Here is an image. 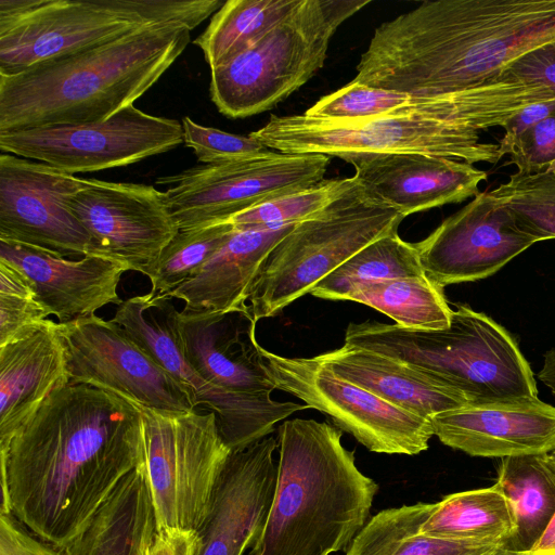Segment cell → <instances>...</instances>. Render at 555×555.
Segmentation results:
<instances>
[{
    "label": "cell",
    "mask_w": 555,
    "mask_h": 555,
    "mask_svg": "<svg viewBox=\"0 0 555 555\" xmlns=\"http://www.w3.org/2000/svg\"><path fill=\"white\" fill-rule=\"evenodd\" d=\"M144 464L135 402L86 384H67L0 446V515L13 516L64 550L121 480Z\"/></svg>",
    "instance_id": "1"
},
{
    "label": "cell",
    "mask_w": 555,
    "mask_h": 555,
    "mask_svg": "<svg viewBox=\"0 0 555 555\" xmlns=\"http://www.w3.org/2000/svg\"><path fill=\"white\" fill-rule=\"evenodd\" d=\"M555 40V0H437L380 24L356 83L421 95L481 85Z\"/></svg>",
    "instance_id": "2"
},
{
    "label": "cell",
    "mask_w": 555,
    "mask_h": 555,
    "mask_svg": "<svg viewBox=\"0 0 555 555\" xmlns=\"http://www.w3.org/2000/svg\"><path fill=\"white\" fill-rule=\"evenodd\" d=\"M190 41L183 24H151L0 75V132L102 121L141 98Z\"/></svg>",
    "instance_id": "3"
},
{
    "label": "cell",
    "mask_w": 555,
    "mask_h": 555,
    "mask_svg": "<svg viewBox=\"0 0 555 555\" xmlns=\"http://www.w3.org/2000/svg\"><path fill=\"white\" fill-rule=\"evenodd\" d=\"M276 438L275 492L249 555L346 552L370 519L378 485L325 422L284 421Z\"/></svg>",
    "instance_id": "4"
},
{
    "label": "cell",
    "mask_w": 555,
    "mask_h": 555,
    "mask_svg": "<svg viewBox=\"0 0 555 555\" xmlns=\"http://www.w3.org/2000/svg\"><path fill=\"white\" fill-rule=\"evenodd\" d=\"M415 366L470 402L538 398L529 362L505 327L466 305L443 330H413L376 321L350 323L345 344Z\"/></svg>",
    "instance_id": "5"
},
{
    "label": "cell",
    "mask_w": 555,
    "mask_h": 555,
    "mask_svg": "<svg viewBox=\"0 0 555 555\" xmlns=\"http://www.w3.org/2000/svg\"><path fill=\"white\" fill-rule=\"evenodd\" d=\"M220 0H0V75L72 54L158 23L191 30Z\"/></svg>",
    "instance_id": "6"
},
{
    "label": "cell",
    "mask_w": 555,
    "mask_h": 555,
    "mask_svg": "<svg viewBox=\"0 0 555 555\" xmlns=\"http://www.w3.org/2000/svg\"><path fill=\"white\" fill-rule=\"evenodd\" d=\"M369 3L301 0L258 41L210 69L211 101L229 118H245L273 108L323 67L337 28Z\"/></svg>",
    "instance_id": "7"
},
{
    "label": "cell",
    "mask_w": 555,
    "mask_h": 555,
    "mask_svg": "<svg viewBox=\"0 0 555 555\" xmlns=\"http://www.w3.org/2000/svg\"><path fill=\"white\" fill-rule=\"evenodd\" d=\"M359 181V180H358ZM405 217L359 182L315 216L296 223L272 249L249 291L254 319L274 317Z\"/></svg>",
    "instance_id": "8"
},
{
    "label": "cell",
    "mask_w": 555,
    "mask_h": 555,
    "mask_svg": "<svg viewBox=\"0 0 555 555\" xmlns=\"http://www.w3.org/2000/svg\"><path fill=\"white\" fill-rule=\"evenodd\" d=\"M481 131L457 122L384 115L323 119L306 114L271 115L249 135L268 149L287 154H323L346 160L370 154H425L476 164H496L499 144Z\"/></svg>",
    "instance_id": "9"
},
{
    "label": "cell",
    "mask_w": 555,
    "mask_h": 555,
    "mask_svg": "<svg viewBox=\"0 0 555 555\" xmlns=\"http://www.w3.org/2000/svg\"><path fill=\"white\" fill-rule=\"evenodd\" d=\"M137 405L143 418L144 468L155 529L197 531L231 452L216 414Z\"/></svg>",
    "instance_id": "10"
},
{
    "label": "cell",
    "mask_w": 555,
    "mask_h": 555,
    "mask_svg": "<svg viewBox=\"0 0 555 555\" xmlns=\"http://www.w3.org/2000/svg\"><path fill=\"white\" fill-rule=\"evenodd\" d=\"M171 298L138 295L122 300L111 321L120 326L191 393L195 408L216 414L220 435L231 451L270 436L274 425L307 404L275 401L270 395L229 392L207 382L188 361Z\"/></svg>",
    "instance_id": "11"
},
{
    "label": "cell",
    "mask_w": 555,
    "mask_h": 555,
    "mask_svg": "<svg viewBox=\"0 0 555 555\" xmlns=\"http://www.w3.org/2000/svg\"><path fill=\"white\" fill-rule=\"evenodd\" d=\"M331 157L269 152L241 160L204 164L156 179L179 230L229 221L262 203L325 178Z\"/></svg>",
    "instance_id": "12"
},
{
    "label": "cell",
    "mask_w": 555,
    "mask_h": 555,
    "mask_svg": "<svg viewBox=\"0 0 555 555\" xmlns=\"http://www.w3.org/2000/svg\"><path fill=\"white\" fill-rule=\"evenodd\" d=\"M275 389L286 391L326 414L335 426L369 451L416 455L434 436L429 420L389 403L336 375L312 358H287L261 347Z\"/></svg>",
    "instance_id": "13"
},
{
    "label": "cell",
    "mask_w": 555,
    "mask_h": 555,
    "mask_svg": "<svg viewBox=\"0 0 555 555\" xmlns=\"http://www.w3.org/2000/svg\"><path fill=\"white\" fill-rule=\"evenodd\" d=\"M182 142V122L144 113L133 104L98 122L0 132L1 153L70 175L128 166Z\"/></svg>",
    "instance_id": "14"
},
{
    "label": "cell",
    "mask_w": 555,
    "mask_h": 555,
    "mask_svg": "<svg viewBox=\"0 0 555 555\" xmlns=\"http://www.w3.org/2000/svg\"><path fill=\"white\" fill-rule=\"evenodd\" d=\"M55 326L68 384L108 390L147 408L195 410L189 390L111 320L94 314Z\"/></svg>",
    "instance_id": "15"
},
{
    "label": "cell",
    "mask_w": 555,
    "mask_h": 555,
    "mask_svg": "<svg viewBox=\"0 0 555 555\" xmlns=\"http://www.w3.org/2000/svg\"><path fill=\"white\" fill-rule=\"evenodd\" d=\"M555 95L544 86L494 77L481 85L438 95H421L350 81L322 96L304 114L323 119H357L384 115L457 122L483 132L502 127L525 106Z\"/></svg>",
    "instance_id": "16"
},
{
    "label": "cell",
    "mask_w": 555,
    "mask_h": 555,
    "mask_svg": "<svg viewBox=\"0 0 555 555\" xmlns=\"http://www.w3.org/2000/svg\"><path fill=\"white\" fill-rule=\"evenodd\" d=\"M67 205L91 235L95 255L143 275L179 232L165 192L150 184L85 179Z\"/></svg>",
    "instance_id": "17"
},
{
    "label": "cell",
    "mask_w": 555,
    "mask_h": 555,
    "mask_svg": "<svg viewBox=\"0 0 555 555\" xmlns=\"http://www.w3.org/2000/svg\"><path fill=\"white\" fill-rule=\"evenodd\" d=\"M77 178L43 163L0 155V240L62 257L95 255L93 240L67 205Z\"/></svg>",
    "instance_id": "18"
},
{
    "label": "cell",
    "mask_w": 555,
    "mask_h": 555,
    "mask_svg": "<svg viewBox=\"0 0 555 555\" xmlns=\"http://www.w3.org/2000/svg\"><path fill=\"white\" fill-rule=\"evenodd\" d=\"M537 242L489 191L414 244L425 274L444 287L486 279Z\"/></svg>",
    "instance_id": "19"
},
{
    "label": "cell",
    "mask_w": 555,
    "mask_h": 555,
    "mask_svg": "<svg viewBox=\"0 0 555 555\" xmlns=\"http://www.w3.org/2000/svg\"><path fill=\"white\" fill-rule=\"evenodd\" d=\"M278 438L231 451L197 530V555H243L260 534L275 492Z\"/></svg>",
    "instance_id": "20"
},
{
    "label": "cell",
    "mask_w": 555,
    "mask_h": 555,
    "mask_svg": "<svg viewBox=\"0 0 555 555\" xmlns=\"http://www.w3.org/2000/svg\"><path fill=\"white\" fill-rule=\"evenodd\" d=\"M434 436L470 456L507 457L555 450V406L539 398L490 400L430 418Z\"/></svg>",
    "instance_id": "21"
},
{
    "label": "cell",
    "mask_w": 555,
    "mask_h": 555,
    "mask_svg": "<svg viewBox=\"0 0 555 555\" xmlns=\"http://www.w3.org/2000/svg\"><path fill=\"white\" fill-rule=\"evenodd\" d=\"M256 323L250 309L177 313L188 361L210 384L238 395H270L275 389L256 339Z\"/></svg>",
    "instance_id": "22"
},
{
    "label": "cell",
    "mask_w": 555,
    "mask_h": 555,
    "mask_svg": "<svg viewBox=\"0 0 555 555\" xmlns=\"http://www.w3.org/2000/svg\"><path fill=\"white\" fill-rule=\"evenodd\" d=\"M345 162L369 193L404 217L475 197L487 179L472 164L425 154L357 155Z\"/></svg>",
    "instance_id": "23"
},
{
    "label": "cell",
    "mask_w": 555,
    "mask_h": 555,
    "mask_svg": "<svg viewBox=\"0 0 555 555\" xmlns=\"http://www.w3.org/2000/svg\"><path fill=\"white\" fill-rule=\"evenodd\" d=\"M0 259L31 280L39 301L59 323L94 315L100 308L122 301L117 286L127 270L109 258L87 255L70 260L41 248L0 240Z\"/></svg>",
    "instance_id": "24"
},
{
    "label": "cell",
    "mask_w": 555,
    "mask_h": 555,
    "mask_svg": "<svg viewBox=\"0 0 555 555\" xmlns=\"http://www.w3.org/2000/svg\"><path fill=\"white\" fill-rule=\"evenodd\" d=\"M294 227L235 228L191 279L163 297L183 300L186 312L248 310L249 291L263 262Z\"/></svg>",
    "instance_id": "25"
},
{
    "label": "cell",
    "mask_w": 555,
    "mask_h": 555,
    "mask_svg": "<svg viewBox=\"0 0 555 555\" xmlns=\"http://www.w3.org/2000/svg\"><path fill=\"white\" fill-rule=\"evenodd\" d=\"M56 322L44 320L0 346V446L56 389L68 384Z\"/></svg>",
    "instance_id": "26"
},
{
    "label": "cell",
    "mask_w": 555,
    "mask_h": 555,
    "mask_svg": "<svg viewBox=\"0 0 555 555\" xmlns=\"http://www.w3.org/2000/svg\"><path fill=\"white\" fill-rule=\"evenodd\" d=\"M314 358L336 375L429 421L470 402L430 374L375 351L344 345Z\"/></svg>",
    "instance_id": "27"
},
{
    "label": "cell",
    "mask_w": 555,
    "mask_h": 555,
    "mask_svg": "<svg viewBox=\"0 0 555 555\" xmlns=\"http://www.w3.org/2000/svg\"><path fill=\"white\" fill-rule=\"evenodd\" d=\"M155 518L144 464L117 486L65 555H144Z\"/></svg>",
    "instance_id": "28"
},
{
    "label": "cell",
    "mask_w": 555,
    "mask_h": 555,
    "mask_svg": "<svg viewBox=\"0 0 555 555\" xmlns=\"http://www.w3.org/2000/svg\"><path fill=\"white\" fill-rule=\"evenodd\" d=\"M495 485L508 499L515 530L505 548L530 555L555 515V460L551 453L501 459Z\"/></svg>",
    "instance_id": "29"
},
{
    "label": "cell",
    "mask_w": 555,
    "mask_h": 555,
    "mask_svg": "<svg viewBox=\"0 0 555 555\" xmlns=\"http://www.w3.org/2000/svg\"><path fill=\"white\" fill-rule=\"evenodd\" d=\"M433 506L417 502L378 512L370 517L345 555H518L501 546L420 533Z\"/></svg>",
    "instance_id": "30"
},
{
    "label": "cell",
    "mask_w": 555,
    "mask_h": 555,
    "mask_svg": "<svg viewBox=\"0 0 555 555\" xmlns=\"http://www.w3.org/2000/svg\"><path fill=\"white\" fill-rule=\"evenodd\" d=\"M515 530L512 505L494 483L446 495L434 506L420 533L448 540L504 547Z\"/></svg>",
    "instance_id": "31"
},
{
    "label": "cell",
    "mask_w": 555,
    "mask_h": 555,
    "mask_svg": "<svg viewBox=\"0 0 555 555\" xmlns=\"http://www.w3.org/2000/svg\"><path fill=\"white\" fill-rule=\"evenodd\" d=\"M301 0H228L193 41L210 69L221 66L258 41L289 15Z\"/></svg>",
    "instance_id": "32"
},
{
    "label": "cell",
    "mask_w": 555,
    "mask_h": 555,
    "mask_svg": "<svg viewBox=\"0 0 555 555\" xmlns=\"http://www.w3.org/2000/svg\"><path fill=\"white\" fill-rule=\"evenodd\" d=\"M376 309L395 324L413 330H443L450 325V308L443 287L426 274L364 284L346 298Z\"/></svg>",
    "instance_id": "33"
},
{
    "label": "cell",
    "mask_w": 555,
    "mask_h": 555,
    "mask_svg": "<svg viewBox=\"0 0 555 555\" xmlns=\"http://www.w3.org/2000/svg\"><path fill=\"white\" fill-rule=\"evenodd\" d=\"M424 274L415 244L403 241L395 231L360 249L310 294L321 299L346 300L361 285Z\"/></svg>",
    "instance_id": "34"
},
{
    "label": "cell",
    "mask_w": 555,
    "mask_h": 555,
    "mask_svg": "<svg viewBox=\"0 0 555 555\" xmlns=\"http://www.w3.org/2000/svg\"><path fill=\"white\" fill-rule=\"evenodd\" d=\"M235 227L223 221L179 230L147 272L152 295L163 296L191 279L227 242Z\"/></svg>",
    "instance_id": "35"
},
{
    "label": "cell",
    "mask_w": 555,
    "mask_h": 555,
    "mask_svg": "<svg viewBox=\"0 0 555 555\" xmlns=\"http://www.w3.org/2000/svg\"><path fill=\"white\" fill-rule=\"evenodd\" d=\"M490 192L538 242L555 238V168L531 175L516 171Z\"/></svg>",
    "instance_id": "36"
},
{
    "label": "cell",
    "mask_w": 555,
    "mask_h": 555,
    "mask_svg": "<svg viewBox=\"0 0 555 555\" xmlns=\"http://www.w3.org/2000/svg\"><path fill=\"white\" fill-rule=\"evenodd\" d=\"M358 184L356 176L324 179L307 189L257 205L229 221L237 229L296 224L315 216Z\"/></svg>",
    "instance_id": "37"
},
{
    "label": "cell",
    "mask_w": 555,
    "mask_h": 555,
    "mask_svg": "<svg viewBox=\"0 0 555 555\" xmlns=\"http://www.w3.org/2000/svg\"><path fill=\"white\" fill-rule=\"evenodd\" d=\"M48 315L31 280L0 259V346L29 333Z\"/></svg>",
    "instance_id": "38"
},
{
    "label": "cell",
    "mask_w": 555,
    "mask_h": 555,
    "mask_svg": "<svg viewBox=\"0 0 555 555\" xmlns=\"http://www.w3.org/2000/svg\"><path fill=\"white\" fill-rule=\"evenodd\" d=\"M183 143L193 150L198 162L218 164L256 157L270 151L248 135L233 134L202 126L190 117L182 119Z\"/></svg>",
    "instance_id": "39"
},
{
    "label": "cell",
    "mask_w": 555,
    "mask_h": 555,
    "mask_svg": "<svg viewBox=\"0 0 555 555\" xmlns=\"http://www.w3.org/2000/svg\"><path fill=\"white\" fill-rule=\"evenodd\" d=\"M508 155L507 164H514L519 173L555 168V112L521 134Z\"/></svg>",
    "instance_id": "40"
},
{
    "label": "cell",
    "mask_w": 555,
    "mask_h": 555,
    "mask_svg": "<svg viewBox=\"0 0 555 555\" xmlns=\"http://www.w3.org/2000/svg\"><path fill=\"white\" fill-rule=\"evenodd\" d=\"M499 76L528 85H541L555 95V40L528 50L507 63Z\"/></svg>",
    "instance_id": "41"
},
{
    "label": "cell",
    "mask_w": 555,
    "mask_h": 555,
    "mask_svg": "<svg viewBox=\"0 0 555 555\" xmlns=\"http://www.w3.org/2000/svg\"><path fill=\"white\" fill-rule=\"evenodd\" d=\"M0 555H65L33 534L13 514L0 515Z\"/></svg>",
    "instance_id": "42"
},
{
    "label": "cell",
    "mask_w": 555,
    "mask_h": 555,
    "mask_svg": "<svg viewBox=\"0 0 555 555\" xmlns=\"http://www.w3.org/2000/svg\"><path fill=\"white\" fill-rule=\"evenodd\" d=\"M553 112H555V99L531 103L512 116L503 126L505 132L498 143L499 159L511 153L521 134Z\"/></svg>",
    "instance_id": "43"
},
{
    "label": "cell",
    "mask_w": 555,
    "mask_h": 555,
    "mask_svg": "<svg viewBox=\"0 0 555 555\" xmlns=\"http://www.w3.org/2000/svg\"><path fill=\"white\" fill-rule=\"evenodd\" d=\"M198 533L179 528L155 529L144 555H197Z\"/></svg>",
    "instance_id": "44"
},
{
    "label": "cell",
    "mask_w": 555,
    "mask_h": 555,
    "mask_svg": "<svg viewBox=\"0 0 555 555\" xmlns=\"http://www.w3.org/2000/svg\"><path fill=\"white\" fill-rule=\"evenodd\" d=\"M530 555H555V515L530 552Z\"/></svg>",
    "instance_id": "45"
},
{
    "label": "cell",
    "mask_w": 555,
    "mask_h": 555,
    "mask_svg": "<svg viewBox=\"0 0 555 555\" xmlns=\"http://www.w3.org/2000/svg\"><path fill=\"white\" fill-rule=\"evenodd\" d=\"M538 378L555 395V349L545 352Z\"/></svg>",
    "instance_id": "46"
},
{
    "label": "cell",
    "mask_w": 555,
    "mask_h": 555,
    "mask_svg": "<svg viewBox=\"0 0 555 555\" xmlns=\"http://www.w3.org/2000/svg\"><path fill=\"white\" fill-rule=\"evenodd\" d=\"M551 455L553 456V459L555 460V450L551 452Z\"/></svg>",
    "instance_id": "47"
}]
</instances>
